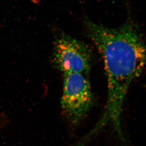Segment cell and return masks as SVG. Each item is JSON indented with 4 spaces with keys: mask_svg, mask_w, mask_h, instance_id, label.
<instances>
[{
    "mask_svg": "<svg viewBox=\"0 0 146 146\" xmlns=\"http://www.w3.org/2000/svg\"><path fill=\"white\" fill-rule=\"evenodd\" d=\"M84 25L102 56L108 80L106 105L92 131L98 134L108 124H112L121 139L124 137L121 124L123 105L131 83L141 74L145 66L144 42L138 27L131 21L117 28H108L88 19Z\"/></svg>",
    "mask_w": 146,
    "mask_h": 146,
    "instance_id": "obj_1",
    "label": "cell"
},
{
    "mask_svg": "<svg viewBox=\"0 0 146 146\" xmlns=\"http://www.w3.org/2000/svg\"><path fill=\"white\" fill-rule=\"evenodd\" d=\"M52 61L64 73L87 75L91 68L92 58L85 44L67 35H62L55 40Z\"/></svg>",
    "mask_w": 146,
    "mask_h": 146,
    "instance_id": "obj_3",
    "label": "cell"
},
{
    "mask_svg": "<svg viewBox=\"0 0 146 146\" xmlns=\"http://www.w3.org/2000/svg\"><path fill=\"white\" fill-rule=\"evenodd\" d=\"M9 120L8 117L4 114L0 115V131L7 124Z\"/></svg>",
    "mask_w": 146,
    "mask_h": 146,
    "instance_id": "obj_4",
    "label": "cell"
},
{
    "mask_svg": "<svg viewBox=\"0 0 146 146\" xmlns=\"http://www.w3.org/2000/svg\"><path fill=\"white\" fill-rule=\"evenodd\" d=\"M94 103V95L86 75L64 73L61 106L64 115L71 123L79 124L90 112Z\"/></svg>",
    "mask_w": 146,
    "mask_h": 146,
    "instance_id": "obj_2",
    "label": "cell"
}]
</instances>
